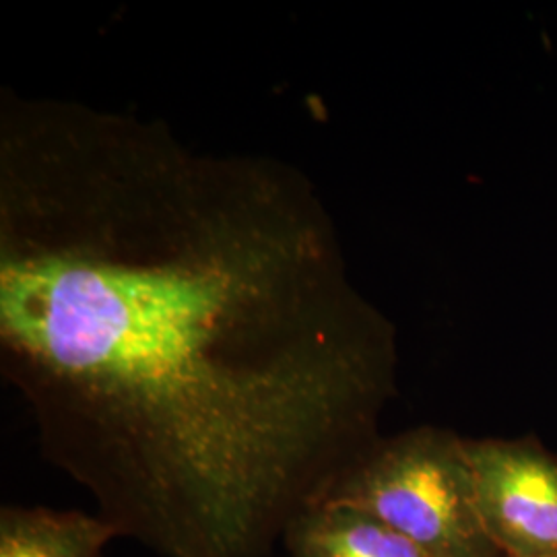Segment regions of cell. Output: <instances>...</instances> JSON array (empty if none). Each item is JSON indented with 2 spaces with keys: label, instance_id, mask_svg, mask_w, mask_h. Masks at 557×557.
Instances as JSON below:
<instances>
[{
  "label": "cell",
  "instance_id": "cell-1",
  "mask_svg": "<svg viewBox=\"0 0 557 557\" xmlns=\"http://www.w3.org/2000/svg\"><path fill=\"white\" fill-rule=\"evenodd\" d=\"M0 345L46 455L163 557L269 556L395 380L299 172L66 101L2 108Z\"/></svg>",
  "mask_w": 557,
  "mask_h": 557
},
{
  "label": "cell",
  "instance_id": "cell-2",
  "mask_svg": "<svg viewBox=\"0 0 557 557\" xmlns=\"http://www.w3.org/2000/svg\"><path fill=\"white\" fill-rule=\"evenodd\" d=\"M320 499L379 518L436 557H504L479 512L467 440L419 428L379 440Z\"/></svg>",
  "mask_w": 557,
  "mask_h": 557
},
{
  "label": "cell",
  "instance_id": "cell-5",
  "mask_svg": "<svg viewBox=\"0 0 557 557\" xmlns=\"http://www.w3.org/2000/svg\"><path fill=\"white\" fill-rule=\"evenodd\" d=\"M114 537L112 524L79 510L4 508L0 515V557H101Z\"/></svg>",
  "mask_w": 557,
  "mask_h": 557
},
{
  "label": "cell",
  "instance_id": "cell-4",
  "mask_svg": "<svg viewBox=\"0 0 557 557\" xmlns=\"http://www.w3.org/2000/svg\"><path fill=\"white\" fill-rule=\"evenodd\" d=\"M289 557H436L354 506L319 499L292 518Z\"/></svg>",
  "mask_w": 557,
  "mask_h": 557
},
{
  "label": "cell",
  "instance_id": "cell-3",
  "mask_svg": "<svg viewBox=\"0 0 557 557\" xmlns=\"http://www.w3.org/2000/svg\"><path fill=\"white\" fill-rule=\"evenodd\" d=\"M479 512L504 557H557V455L539 440H467Z\"/></svg>",
  "mask_w": 557,
  "mask_h": 557
}]
</instances>
